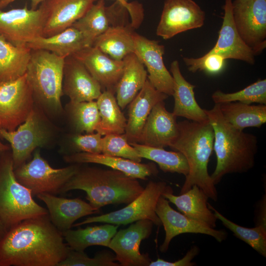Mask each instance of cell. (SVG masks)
Listing matches in <instances>:
<instances>
[{
  "label": "cell",
  "mask_w": 266,
  "mask_h": 266,
  "mask_svg": "<svg viewBox=\"0 0 266 266\" xmlns=\"http://www.w3.org/2000/svg\"><path fill=\"white\" fill-rule=\"evenodd\" d=\"M48 214L25 219L0 239V266H58L70 248Z\"/></svg>",
  "instance_id": "6da1fadb"
},
{
  "label": "cell",
  "mask_w": 266,
  "mask_h": 266,
  "mask_svg": "<svg viewBox=\"0 0 266 266\" xmlns=\"http://www.w3.org/2000/svg\"><path fill=\"white\" fill-rule=\"evenodd\" d=\"M204 111L214 131L213 150L217 163L210 175L213 183L216 185L227 174L251 169L258 151L257 136L232 127L223 118L218 104Z\"/></svg>",
  "instance_id": "7a4b0ae2"
},
{
  "label": "cell",
  "mask_w": 266,
  "mask_h": 266,
  "mask_svg": "<svg viewBox=\"0 0 266 266\" xmlns=\"http://www.w3.org/2000/svg\"><path fill=\"white\" fill-rule=\"evenodd\" d=\"M178 136L170 147L183 155L189 167L180 194L197 185L208 198L217 201V189L208 171L214 138L211 125L209 121L199 123L189 120L178 122Z\"/></svg>",
  "instance_id": "3957f363"
},
{
  "label": "cell",
  "mask_w": 266,
  "mask_h": 266,
  "mask_svg": "<svg viewBox=\"0 0 266 266\" xmlns=\"http://www.w3.org/2000/svg\"><path fill=\"white\" fill-rule=\"evenodd\" d=\"M137 179L113 169L80 166L61 193L83 190L89 203L100 210L107 205L128 204L137 198L144 190Z\"/></svg>",
  "instance_id": "277c9868"
},
{
  "label": "cell",
  "mask_w": 266,
  "mask_h": 266,
  "mask_svg": "<svg viewBox=\"0 0 266 266\" xmlns=\"http://www.w3.org/2000/svg\"><path fill=\"white\" fill-rule=\"evenodd\" d=\"M66 57L42 49H32L26 74L34 102L48 117L64 112L61 98Z\"/></svg>",
  "instance_id": "5b68a950"
},
{
  "label": "cell",
  "mask_w": 266,
  "mask_h": 266,
  "mask_svg": "<svg viewBox=\"0 0 266 266\" xmlns=\"http://www.w3.org/2000/svg\"><path fill=\"white\" fill-rule=\"evenodd\" d=\"M8 151L0 156V221L7 231L23 220L48 213L34 200L32 191L17 180Z\"/></svg>",
  "instance_id": "8992f818"
},
{
  "label": "cell",
  "mask_w": 266,
  "mask_h": 266,
  "mask_svg": "<svg viewBox=\"0 0 266 266\" xmlns=\"http://www.w3.org/2000/svg\"><path fill=\"white\" fill-rule=\"evenodd\" d=\"M55 131L48 117L35 103L25 122L15 130L0 129V138L10 145L14 169L26 163L37 148L49 145Z\"/></svg>",
  "instance_id": "52a82bcc"
},
{
  "label": "cell",
  "mask_w": 266,
  "mask_h": 266,
  "mask_svg": "<svg viewBox=\"0 0 266 266\" xmlns=\"http://www.w3.org/2000/svg\"><path fill=\"white\" fill-rule=\"evenodd\" d=\"M165 192H173V190L164 181H150L142 192L125 207L87 217L83 221L73 224L72 227L93 223L125 225L145 219L151 221L155 225L161 226L162 223L156 213V208L159 198Z\"/></svg>",
  "instance_id": "ba28073f"
},
{
  "label": "cell",
  "mask_w": 266,
  "mask_h": 266,
  "mask_svg": "<svg viewBox=\"0 0 266 266\" xmlns=\"http://www.w3.org/2000/svg\"><path fill=\"white\" fill-rule=\"evenodd\" d=\"M79 166V164H74L61 168H53L36 149L33 159L14 169V172L17 180L29 189L33 195H55L61 193L63 186Z\"/></svg>",
  "instance_id": "9c48e42d"
},
{
  "label": "cell",
  "mask_w": 266,
  "mask_h": 266,
  "mask_svg": "<svg viewBox=\"0 0 266 266\" xmlns=\"http://www.w3.org/2000/svg\"><path fill=\"white\" fill-rule=\"evenodd\" d=\"M26 73L0 84V129L15 130L26 120L34 105Z\"/></svg>",
  "instance_id": "30bf717a"
},
{
  "label": "cell",
  "mask_w": 266,
  "mask_h": 266,
  "mask_svg": "<svg viewBox=\"0 0 266 266\" xmlns=\"http://www.w3.org/2000/svg\"><path fill=\"white\" fill-rule=\"evenodd\" d=\"M235 28L255 55L266 47V0H234L232 2Z\"/></svg>",
  "instance_id": "8fae6325"
},
{
  "label": "cell",
  "mask_w": 266,
  "mask_h": 266,
  "mask_svg": "<svg viewBox=\"0 0 266 266\" xmlns=\"http://www.w3.org/2000/svg\"><path fill=\"white\" fill-rule=\"evenodd\" d=\"M44 25V14L39 7L29 9L26 4L23 8L0 9V35L14 45H26L42 36Z\"/></svg>",
  "instance_id": "7c38bea8"
},
{
  "label": "cell",
  "mask_w": 266,
  "mask_h": 266,
  "mask_svg": "<svg viewBox=\"0 0 266 266\" xmlns=\"http://www.w3.org/2000/svg\"><path fill=\"white\" fill-rule=\"evenodd\" d=\"M205 13L193 0H166L156 34L164 39L201 27Z\"/></svg>",
  "instance_id": "4fadbf2b"
},
{
  "label": "cell",
  "mask_w": 266,
  "mask_h": 266,
  "mask_svg": "<svg viewBox=\"0 0 266 266\" xmlns=\"http://www.w3.org/2000/svg\"><path fill=\"white\" fill-rule=\"evenodd\" d=\"M153 225L149 220H141L116 232L108 247L114 252L120 266H149L151 260L148 254H141L139 248L141 241L151 234Z\"/></svg>",
  "instance_id": "5bb4252c"
},
{
  "label": "cell",
  "mask_w": 266,
  "mask_h": 266,
  "mask_svg": "<svg viewBox=\"0 0 266 266\" xmlns=\"http://www.w3.org/2000/svg\"><path fill=\"white\" fill-rule=\"evenodd\" d=\"M156 213L165 231L164 240L160 247V250L162 253L167 251L171 240L180 234L188 233L208 235L219 242L225 240L227 237L226 231L209 227L176 211L163 196L158 201Z\"/></svg>",
  "instance_id": "9a60e30c"
},
{
  "label": "cell",
  "mask_w": 266,
  "mask_h": 266,
  "mask_svg": "<svg viewBox=\"0 0 266 266\" xmlns=\"http://www.w3.org/2000/svg\"><path fill=\"white\" fill-rule=\"evenodd\" d=\"M134 52L147 68L148 80L159 91L172 96L174 80L163 61L165 46L134 32L133 33Z\"/></svg>",
  "instance_id": "2e32d148"
},
{
  "label": "cell",
  "mask_w": 266,
  "mask_h": 266,
  "mask_svg": "<svg viewBox=\"0 0 266 266\" xmlns=\"http://www.w3.org/2000/svg\"><path fill=\"white\" fill-rule=\"evenodd\" d=\"M97 0H45L40 5L44 16L42 36L56 34L72 25Z\"/></svg>",
  "instance_id": "e0dca14e"
},
{
  "label": "cell",
  "mask_w": 266,
  "mask_h": 266,
  "mask_svg": "<svg viewBox=\"0 0 266 266\" xmlns=\"http://www.w3.org/2000/svg\"><path fill=\"white\" fill-rule=\"evenodd\" d=\"M62 90L70 101L74 102L97 100L102 93L99 82L84 65L71 55L65 59Z\"/></svg>",
  "instance_id": "ac0fdd59"
},
{
  "label": "cell",
  "mask_w": 266,
  "mask_h": 266,
  "mask_svg": "<svg viewBox=\"0 0 266 266\" xmlns=\"http://www.w3.org/2000/svg\"><path fill=\"white\" fill-rule=\"evenodd\" d=\"M178 134L176 117L166 110L164 101H162L151 110L137 143L158 148L170 147Z\"/></svg>",
  "instance_id": "d6986e66"
},
{
  "label": "cell",
  "mask_w": 266,
  "mask_h": 266,
  "mask_svg": "<svg viewBox=\"0 0 266 266\" xmlns=\"http://www.w3.org/2000/svg\"><path fill=\"white\" fill-rule=\"evenodd\" d=\"M71 56L84 65L100 84L102 92L106 90L116 93L123 71V60H114L93 45L85 47Z\"/></svg>",
  "instance_id": "ffe728a7"
},
{
  "label": "cell",
  "mask_w": 266,
  "mask_h": 266,
  "mask_svg": "<svg viewBox=\"0 0 266 266\" xmlns=\"http://www.w3.org/2000/svg\"><path fill=\"white\" fill-rule=\"evenodd\" d=\"M233 0H225L223 5V22L214 46L207 53L217 54L226 60L234 59L253 65L256 56L243 41L234 24L232 12Z\"/></svg>",
  "instance_id": "44dd1931"
},
{
  "label": "cell",
  "mask_w": 266,
  "mask_h": 266,
  "mask_svg": "<svg viewBox=\"0 0 266 266\" xmlns=\"http://www.w3.org/2000/svg\"><path fill=\"white\" fill-rule=\"evenodd\" d=\"M36 196L46 204L51 222L61 233L70 229L78 219L100 212L80 198L66 199L48 193Z\"/></svg>",
  "instance_id": "7402d4cb"
},
{
  "label": "cell",
  "mask_w": 266,
  "mask_h": 266,
  "mask_svg": "<svg viewBox=\"0 0 266 266\" xmlns=\"http://www.w3.org/2000/svg\"><path fill=\"white\" fill-rule=\"evenodd\" d=\"M168 96L157 90L146 80L144 85L129 103L125 134L128 142L137 143L144 125L153 107Z\"/></svg>",
  "instance_id": "603a6c76"
},
{
  "label": "cell",
  "mask_w": 266,
  "mask_h": 266,
  "mask_svg": "<svg viewBox=\"0 0 266 266\" xmlns=\"http://www.w3.org/2000/svg\"><path fill=\"white\" fill-rule=\"evenodd\" d=\"M67 163L73 164L94 163L107 166L120 171L131 177L145 180L147 177L156 175L158 170L153 163L141 164L121 157L103 153L76 152L64 156Z\"/></svg>",
  "instance_id": "cb8c5ba5"
},
{
  "label": "cell",
  "mask_w": 266,
  "mask_h": 266,
  "mask_svg": "<svg viewBox=\"0 0 266 266\" xmlns=\"http://www.w3.org/2000/svg\"><path fill=\"white\" fill-rule=\"evenodd\" d=\"M170 71L174 80V115L182 117L187 120L203 123L208 121L204 109L198 103L195 97V86L187 81L181 73L178 61H173Z\"/></svg>",
  "instance_id": "d4e9b609"
},
{
  "label": "cell",
  "mask_w": 266,
  "mask_h": 266,
  "mask_svg": "<svg viewBox=\"0 0 266 266\" xmlns=\"http://www.w3.org/2000/svg\"><path fill=\"white\" fill-rule=\"evenodd\" d=\"M162 196L188 217L212 228L216 227L217 219L208 207L209 198L198 186L194 185L179 196L173 192H165Z\"/></svg>",
  "instance_id": "484cf974"
},
{
  "label": "cell",
  "mask_w": 266,
  "mask_h": 266,
  "mask_svg": "<svg viewBox=\"0 0 266 266\" xmlns=\"http://www.w3.org/2000/svg\"><path fill=\"white\" fill-rule=\"evenodd\" d=\"M123 71L117 84L116 100L123 109L134 98L147 79L145 66L133 52L123 59Z\"/></svg>",
  "instance_id": "4316f807"
},
{
  "label": "cell",
  "mask_w": 266,
  "mask_h": 266,
  "mask_svg": "<svg viewBox=\"0 0 266 266\" xmlns=\"http://www.w3.org/2000/svg\"><path fill=\"white\" fill-rule=\"evenodd\" d=\"M26 45L31 49L45 50L64 57L91 46L83 34L73 26L50 36H39Z\"/></svg>",
  "instance_id": "83f0119b"
},
{
  "label": "cell",
  "mask_w": 266,
  "mask_h": 266,
  "mask_svg": "<svg viewBox=\"0 0 266 266\" xmlns=\"http://www.w3.org/2000/svg\"><path fill=\"white\" fill-rule=\"evenodd\" d=\"M31 51L27 45H14L0 35V84L26 73Z\"/></svg>",
  "instance_id": "f1b7e54d"
},
{
  "label": "cell",
  "mask_w": 266,
  "mask_h": 266,
  "mask_svg": "<svg viewBox=\"0 0 266 266\" xmlns=\"http://www.w3.org/2000/svg\"><path fill=\"white\" fill-rule=\"evenodd\" d=\"M133 29L131 24L110 26L95 39L93 46L112 59L122 61L127 55L134 52Z\"/></svg>",
  "instance_id": "f546056e"
},
{
  "label": "cell",
  "mask_w": 266,
  "mask_h": 266,
  "mask_svg": "<svg viewBox=\"0 0 266 266\" xmlns=\"http://www.w3.org/2000/svg\"><path fill=\"white\" fill-rule=\"evenodd\" d=\"M225 120L239 130L248 127L260 128L266 122V105H252L240 102L218 104Z\"/></svg>",
  "instance_id": "4dcf8cb0"
},
{
  "label": "cell",
  "mask_w": 266,
  "mask_h": 266,
  "mask_svg": "<svg viewBox=\"0 0 266 266\" xmlns=\"http://www.w3.org/2000/svg\"><path fill=\"white\" fill-rule=\"evenodd\" d=\"M118 227V225L105 223L99 226H89L84 229H70L62 233L71 249L84 251L85 249L91 246L100 245L108 247Z\"/></svg>",
  "instance_id": "1f68e13d"
},
{
  "label": "cell",
  "mask_w": 266,
  "mask_h": 266,
  "mask_svg": "<svg viewBox=\"0 0 266 266\" xmlns=\"http://www.w3.org/2000/svg\"><path fill=\"white\" fill-rule=\"evenodd\" d=\"M96 101L100 121L96 132L101 135L125 133L127 119L122 112L114 94L103 91Z\"/></svg>",
  "instance_id": "d6a6232c"
},
{
  "label": "cell",
  "mask_w": 266,
  "mask_h": 266,
  "mask_svg": "<svg viewBox=\"0 0 266 266\" xmlns=\"http://www.w3.org/2000/svg\"><path fill=\"white\" fill-rule=\"evenodd\" d=\"M71 26L78 30L92 46L95 39L111 26L110 8L104 0H97Z\"/></svg>",
  "instance_id": "836d02e7"
},
{
  "label": "cell",
  "mask_w": 266,
  "mask_h": 266,
  "mask_svg": "<svg viewBox=\"0 0 266 266\" xmlns=\"http://www.w3.org/2000/svg\"><path fill=\"white\" fill-rule=\"evenodd\" d=\"M140 157L156 163L165 172L177 173L186 176L189 171L188 165L183 155L178 151H168L158 148L131 143Z\"/></svg>",
  "instance_id": "e575fe53"
},
{
  "label": "cell",
  "mask_w": 266,
  "mask_h": 266,
  "mask_svg": "<svg viewBox=\"0 0 266 266\" xmlns=\"http://www.w3.org/2000/svg\"><path fill=\"white\" fill-rule=\"evenodd\" d=\"M70 124L76 133H92L100 121L99 111L95 100L74 102L69 101L65 107Z\"/></svg>",
  "instance_id": "d590c367"
},
{
  "label": "cell",
  "mask_w": 266,
  "mask_h": 266,
  "mask_svg": "<svg viewBox=\"0 0 266 266\" xmlns=\"http://www.w3.org/2000/svg\"><path fill=\"white\" fill-rule=\"evenodd\" d=\"M208 206L213 211L217 220L221 221L236 237L250 245L262 256L266 257V227L255 226L250 228L239 226L223 216L209 203Z\"/></svg>",
  "instance_id": "8d00e7d4"
},
{
  "label": "cell",
  "mask_w": 266,
  "mask_h": 266,
  "mask_svg": "<svg viewBox=\"0 0 266 266\" xmlns=\"http://www.w3.org/2000/svg\"><path fill=\"white\" fill-rule=\"evenodd\" d=\"M215 104L240 102L246 104H266V79L259 80L238 92L226 93L220 90L214 92L211 96Z\"/></svg>",
  "instance_id": "74e56055"
},
{
  "label": "cell",
  "mask_w": 266,
  "mask_h": 266,
  "mask_svg": "<svg viewBox=\"0 0 266 266\" xmlns=\"http://www.w3.org/2000/svg\"><path fill=\"white\" fill-rule=\"evenodd\" d=\"M101 153L137 163H140L142 160L135 148L129 143L124 133L104 135L102 137Z\"/></svg>",
  "instance_id": "f35d334b"
},
{
  "label": "cell",
  "mask_w": 266,
  "mask_h": 266,
  "mask_svg": "<svg viewBox=\"0 0 266 266\" xmlns=\"http://www.w3.org/2000/svg\"><path fill=\"white\" fill-rule=\"evenodd\" d=\"M113 253L104 250L90 258L84 251L70 250L66 258L58 266H119Z\"/></svg>",
  "instance_id": "ab89813d"
},
{
  "label": "cell",
  "mask_w": 266,
  "mask_h": 266,
  "mask_svg": "<svg viewBox=\"0 0 266 266\" xmlns=\"http://www.w3.org/2000/svg\"><path fill=\"white\" fill-rule=\"evenodd\" d=\"M183 60L190 72L203 71L210 74L221 72L224 68L226 61L219 54L207 53L200 58L183 57Z\"/></svg>",
  "instance_id": "60d3db41"
},
{
  "label": "cell",
  "mask_w": 266,
  "mask_h": 266,
  "mask_svg": "<svg viewBox=\"0 0 266 266\" xmlns=\"http://www.w3.org/2000/svg\"><path fill=\"white\" fill-rule=\"evenodd\" d=\"M71 140L78 152L102 153V137L98 133L86 134L76 133L72 135Z\"/></svg>",
  "instance_id": "b9f144b4"
},
{
  "label": "cell",
  "mask_w": 266,
  "mask_h": 266,
  "mask_svg": "<svg viewBox=\"0 0 266 266\" xmlns=\"http://www.w3.org/2000/svg\"><path fill=\"white\" fill-rule=\"evenodd\" d=\"M199 252V247L194 245L181 259L174 262H168L158 258L156 261H151L149 266H193L196 265V263L192 262V261L198 255Z\"/></svg>",
  "instance_id": "7bdbcfd3"
},
{
  "label": "cell",
  "mask_w": 266,
  "mask_h": 266,
  "mask_svg": "<svg viewBox=\"0 0 266 266\" xmlns=\"http://www.w3.org/2000/svg\"><path fill=\"white\" fill-rule=\"evenodd\" d=\"M123 4L128 10L131 19V25L136 28L141 22L144 15L142 4L138 1L128 2L125 0H114Z\"/></svg>",
  "instance_id": "ee69618b"
},
{
  "label": "cell",
  "mask_w": 266,
  "mask_h": 266,
  "mask_svg": "<svg viewBox=\"0 0 266 266\" xmlns=\"http://www.w3.org/2000/svg\"><path fill=\"white\" fill-rule=\"evenodd\" d=\"M255 226L266 227V195L263 196L256 207Z\"/></svg>",
  "instance_id": "f6af8a7d"
},
{
  "label": "cell",
  "mask_w": 266,
  "mask_h": 266,
  "mask_svg": "<svg viewBox=\"0 0 266 266\" xmlns=\"http://www.w3.org/2000/svg\"><path fill=\"white\" fill-rule=\"evenodd\" d=\"M15 0H0V9L7 6L9 4L14 2ZM45 0H30L31 2V9H36L38 6Z\"/></svg>",
  "instance_id": "bcb514c9"
},
{
  "label": "cell",
  "mask_w": 266,
  "mask_h": 266,
  "mask_svg": "<svg viewBox=\"0 0 266 266\" xmlns=\"http://www.w3.org/2000/svg\"><path fill=\"white\" fill-rule=\"evenodd\" d=\"M9 147L5 144L2 143L0 141V156L4 152L8 151Z\"/></svg>",
  "instance_id": "7dc6e473"
},
{
  "label": "cell",
  "mask_w": 266,
  "mask_h": 266,
  "mask_svg": "<svg viewBox=\"0 0 266 266\" xmlns=\"http://www.w3.org/2000/svg\"><path fill=\"white\" fill-rule=\"evenodd\" d=\"M7 230L0 221V239L4 235Z\"/></svg>",
  "instance_id": "c3c4849f"
},
{
  "label": "cell",
  "mask_w": 266,
  "mask_h": 266,
  "mask_svg": "<svg viewBox=\"0 0 266 266\" xmlns=\"http://www.w3.org/2000/svg\"><path fill=\"white\" fill-rule=\"evenodd\" d=\"M125 0L127 1H128V0Z\"/></svg>",
  "instance_id": "681fc988"
}]
</instances>
